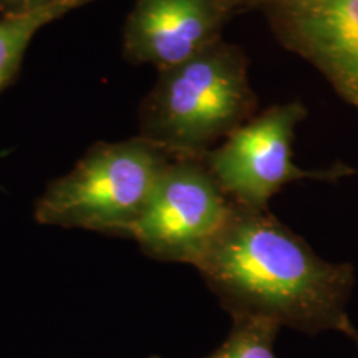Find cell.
<instances>
[{
  "instance_id": "9",
  "label": "cell",
  "mask_w": 358,
  "mask_h": 358,
  "mask_svg": "<svg viewBox=\"0 0 358 358\" xmlns=\"http://www.w3.org/2000/svg\"><path fill=\"white\" fill-rule=\"evenodd\" d=\"M282 327L259 317H232L224 343L208 358H277L274 343Z\"/></svg>"
},
{
  "instance_id": "11",
  "label": "cell",
  "mask_w": 358,
  "mask_h": 358,
  "mask_svg": "<svg viewBox=\"0 0 358 358\" xmlns=\"http://www.w3.org/2000/svg\"><path fill=\"white\" fill-rule=\"evenodd\" d=\"M256 2L257 0H224L227 10H229L232 15H234L236 12L243 10V8H254V3Z\"/></svg>"
},
{
  "instance_id": "8",
  "label": "cell",
  "mask_w": 358,
  "mask_h": 358,
  "mask_svg": "<svg viewBox=\"0 0 358 358\" xmlns=\"http://www.w3.org/2000/svg\"><path fill=\"white\" fill-rule=\"evenodd\" d=\"M80 7L83 6L77 2H64L25 15L0 19V92L15 78L35 34L45 25Z\"/></svg>"
},
{
  "instance_id": "2",
  "label": "cell",
  "mask_w": 358,
  "mask_h": 358,
  "mask_svg": "<svg viewBox=\"0 0 358 358\" xmlns=\"http://www.w3.org/2000/svg\"><path fill=\"white\" fill-rule=\"evenodd\" d=\"M244 50L221 38L159 71L140 108V136L173 158H203L257 115Z\"/></svg>"
},
{
  "instance_id": "1",
  "label": "cell",
  "mask_w": 358,
  "mask_h": 358,
  "mask_svg": "<svg viewBox=\"0 0 358 358\" xmlns=\"http://www.w3.org/2000/svg\"><path fill=\"white\" fill-rule=\"evenodd\" d=\"M232 317H259L299 332L348 334L355 274L329 262L268 211L232 204L222 229L194 264Z\"/></svg>"
},
{
  "instance_id": "4",
  "label": "cell",
  "mask_w": 358,
  "mask_h": 358,
  "mask_svg": "<svg viewBox=\"0 0 358 358\" xmlns=\"http://www.w3.org/2000/svg\"><path fill=\"white\" fill-rule=\"evenodd\" d=\"M306 118L307 108L297 100L272 105L203 156L209 173L232 203L268 211V201L289 182L337 181L357 174L342 163L310 171L294 163L295 129Z\"/></svg>"
},
{
  "instance_id": "3",
  "label": "cell",
  "mask_w": 358,
  "mask_h": 358,
  "mask_svg": "<svg viewBox=\"0 0 358 358\" xmlns=\"http://www.w3.org/2000/svg\"><path fill=\"white\" fill-rule=\"evenodd\" d=\"M171 159L166 150L140 134L96 143L71 171L47 186L35 219L47 226L128 237Z\"/></svg>"
},
{
  "instance_id": "13",
  "label": "cell",
  "mask_w": 358,
  "mask_h": 358,
  "mask_svg": "<svg viewBox=\"0 0 358 358\" xmlns=\"http://www.w3.org/2000/svg\"><path fill=\"white\" fill-rule=\"evenodd\" d=\"M150 358H161V357H156V355H155V357H150Z\"/></svg>"
},
{
  "instance_id": "5",
  "label": "cell",
  "mask_w": 358,
  "mask_h": 358,
  "mask_svg": "<svg viewBox=\"0 0 358 358\" xmlns=\"http://www.w3.org/2000/svg\"><path fill=\"white\" fill-rule=\"evenodd\" d=\"M232 204L203 158H173L128 237L156 261L194 266L226 224Z\"/></svg>"
},
{
  "instance_id": "12",
  "label": "cell",
  "mask_w": 358,
  "mask_h": 358,
  "mask_svg": "<svg viewBox=\"0 0 358 358\" xmlns=\"http://www.w3.org/2000/svg\"><path fill=\"white\" fill-rule=\"evenodd\" d=\"M347 335L353 340V342L357 343V348H358V330L355 329V327H352V329L348 330V334H347Z\"/></svg>"
},
{
  "instance_id": "6",
  "label": "cell",
  "mask_w": 358,
  "mask_h": 358,
  "mask_svg": "<svg viewBox=\"0 0 358 358\" xmlns=\"http://www.w3.org/2000/svg\"><path fill=\"white\" fill-rule=\"evenodd\" d=\"M277 42L358 110V0H257Z\"/></svg>"
},
{
  "instance_id": "7",
  "label": "cell",
  "mask_w": 358,
  "mask_h": 358,
  "mask_svg": "<svg viewBox=\"0 0 358 358\" xmlns=\"http://www.w3.org/2000/svg\"><path fill=\"white\" fill-rule=\"evenodd\" d=\"M231 17L224 0H134L123 30L124 57L166 70L221 40Z\"/></svg>"
},
{
  "instance_id": "10",
  "label": "cell",
  "mask_w": 358,
  "mask_h": 358,
  "mask_svg": "<svg viewBox=\"0 0 358 358\" xmlns=\"http://www.w3.org/2000/svg\"><path fill=\"white\" fill-rule=\"evenodd\" d=\"M64 2H77L80 6H87V3L95 2V0H0V15H25V13L42 10V8Z\"/></svg>"
}]
</instances>
